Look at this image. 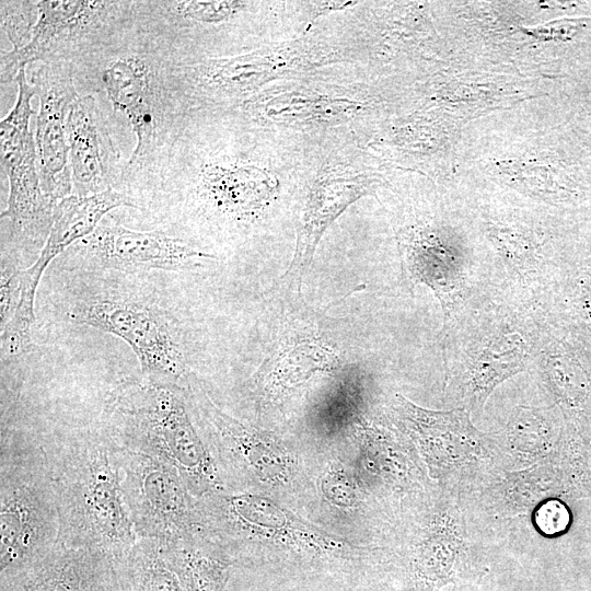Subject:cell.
I'll return each mask as SVG.
<instances>
[{
  "instance_id": "6da1fadb",
  "label": "cell",
  "mask_w": 591,
  "mask_h": 591,
  "mask_svg": "<svg viewBox=\"0 0 591 591\" xmlns=\"http://www.w3.org/2000/svg\"><path fill=\"white\" fill-rule=\"evenodd\" d=\"M184 60L135 27L129 14L71 62L79 95L97 100L123 153L132 144L118 190L140 209L195 116Z\"/></svg>"
},
{
  "instance_id": "7a4b0ae2",
  "label": "cell",
  "mask_w": 591,
  "mask_h": 591,
  "mask_svg": "<svg viewBox=\"0 0 591 591\" xmlns=\"http://www.w3.org/2000/svg\"><path fill=\"white\" fill-rule=\"evenodd\" d=\"M59 514V544L106 554L113 561L137 543L115 466L101 428L70 432L43 445Z\"/></svg>"
},
{
  "instance_id": "3957f363",
  "label": "cell",
  "mask_w": 591,
  "mask_h": 591,
  "mask_svg": "<svg viewBox=\"0 0 591 591\" xmlns=\"http://www.w3.org/2000/svg\"><path fill=\"white\" fill-rule=\"evenodd\" d=\"M101 430L114 445L175 467L195 498L227 489L220 466L192 414L184 385L127 379L111 392Z\"/></svg>"
},
{
  "instance_id": "277c9868",
  "label": "cell",
  "mask_w": 591,
  "mask_h": 591,
  "mask_svg": "<svg viewBox=\"0 0 591 591\" xmlns=\"http://www.w3.org/2000/svg\"><path fill=\"white\" fill-rule=\"evenodd\" d=\"M202 530L234 564L264 556L308 563H358L366 548L305 522L264 494L222 489L196 499Z\"/></svg>"
},
{
  "instance_id": "5b68a950",
  "label": "cell",
  "mask_w": 591,
  "mask_h": 591,
  "mask_svg": "<svg viewBox=\"0 0 591 591\" xmlns=\"http://www.w3.org/2000/svg\"><path fill=\"white\" fill-rule=\"evenodd\" d=\"M71 293L68 318L124 340L139 361L142 379L161 385L185 384L190 373L182 333L155 296L107 280L79 281Z\"/></svg>"
},
{
  "instance_id": "8992f818",
  "label": "cell",
  "mask_w": 591,
  "mask_h": 591,
  "mask_svg": "<svg viewBox=\"0 0 591 591\" xmlns=\"http://www.w3.org/2000/svg\"><path fill=\"white\" fill-rule=\"evenodd\" d=\"M0 575L47 555L58 542L59 514L43 445L2 433Z\"/></svg>"
},
{
  "instance_id": "52a82bcc",
  "label": "cell",
  "mask_w": 591,
  "mask_h": 591,
  "mask_svg": "<svg viewBox=\"0 0 591 591\" xmlns=\"http://www.w3.org/2000/svg\"><path fill=\"white\" fill-rule=\"evenodd\" d=\"M184 389L197 426L223 474L227 488L291 489L299 477L294 453L274 433L220 409L189 374ZM265 495V494H264Z\"/></svg>"
},
{
  "instance_id": "ba28073f",
  "label": "cell",
  "mask_w": 591,
  "mask_h": 591,
  "mask_svg": "<svg viewBox=\"0 0 591 591\" xmlns=\"http://www.w3.org/2000/svg\"><path fill=\"white\" fill-rule=\"evenodd\" d=\"M18 95L10 113L0 123L1 166L9 181L7 208L1 212L2 244L34 255L46 244L58 201L42 189L35 137L30 127L35 88L26 68L16 78Z\"/></svg>"
},
{
  "instance_id": "9c48e42d",
  "label": "cell",
  "mask_w": 591,
  "mask_h": 591,
  "mask_svg": "<svg viewBox=\"0 0 591 591\" xmlns=\"http://www.w3.org/2000/svg\"><path fill=\"white\" fill-rule=\"evenodd\" d=\"M131 1L40 0L30 43L1 50V85L14 81L22 68L38 62H72L105 40L129 19Z\"/></svg>"
},
{
  "instance_id": "30bf717a",
  "label": "cell",
  "mask_w": 591,
  "mask_h": 591,
  "mask_svg": "<svg viewBox=\"0 0 591 591\" xmlns=\"http://www.w3.org/2000/svg\"><path fill=\"white\" fill-rule=\"evenodd\" d=\"M111 444L138 538L162 543L200 528L197 498L175 467L154 456Z\"/></svg>"
},
{
  "instance_id": "8fae6325",
  "label": "cell",
  "mask_w": 591,
  "mask_h": 591,
  "mask_svg": "<svg viewBox=\"0 0 591 591\" xmlns=\"http://www.w3.org/2000/svg\"><path fill=\"white\" fill-rule=\"evenodd\" d=\"M114 211L105 216L90 235L67 251L94 267L124 274L151 269L184 270L198 266L202 260L216 259L213 254L162 229H131Z\"/></svg>"
},
{
  "instance_id": "7c38bea8",
  "label": "cell",
  "mask_w": 591,
  "mask_h": 591,
  "mask_svg": "<svg viewBox=\"0 0 591 591\" xmlns=\"http://www.w3.org/2000/svg\"><path fill=\"white\" fill-rule=\"evenodd\" d=\"M28 82L38 97L35 121V144L43 192L55 201L72 195L66 117L79 96L72 63L38 62L28 66Z\"/></svg>"
},
{
  "instance_id": "4fadbf2b",
  "label": "cell",
  "mask_w": 591,
  "mask_h": 591,
  "mask_svg": "<svg viewBox=\"0 0 591 591\" xmlns=\"http://www.w3.org/2000/svg\"><path fill=\"white\" fill-rule=\"evenodd\" d=\"M72 195L86 197L118 190L126 157L97 100L79 95L66 117Z\"/></svg>"
},
{
  "instance_id": "5bb4252c",
  "label": "cell",
  "mask_w": 591,
  "mask_h": 591,
  "mask_svg": "<svg viewBox=\"0 0 591 591\" xmlns=\"http://www.w3.org/2000/svg\"><path fill=\"white\" fill-rule=\"evenodd\" d=\"M334 348L313 328L286 327L275 349L250 379L258 403H277L316 374L331 373L339 367Z\"/></svg>"
},
{
  "instance_id": "9a60e30c",
  "label": "cell",
  "mask_w": 591,
  "mask_h": 591,
  "mask_svg": "<svg viewBox=\"0 0 591 591\" xmlns=\"http://www.w3.org/2000/svg\"><path fill=\"white\" fill-rule=\"evenodd\" d=\"M0 591H120L106 554L59 543L44 557L0 575Z\"/></svg>"
},
{
  "instance_id": "2e32d148",
  "label": "cell",
  "mask_w": 591,
  "mask_h": 591,
  "mask_svg": "<svg viewBox=\"0 0 591 591\" xmlns=\"http://www.w3.org/2000/svg\"><path fill=\"white\" fill-rule=\"evenodd\" d=\"M123 207L140 210L134 198L116 189L86 197L70 195L59 200L45 246L28 268L20 269L21 300L35 303L40 278L54 258L90 235L105 216Z\"/></svg>"
},
{
  "instance_id": "e0dca14e",
  "label": "cell",
  "mask_w": 591,
  "mask_h": 591,
  "mask_svg": "<svg viewBox=\"0 0 591 591\" xmlns=\"http://www.w3.org/2000/svg\"><path fill=\"white\" fill-rule=\"evenodd\" d=\"M393 409L433 473L471 457L482 433L463 409L434 412L396 395Z\"/></svg>"
},
{
  "instance_id": "ac0fdd59",
  "label": "cell",
  "mask_w": 591,
  "mask_h": 591,
  "mask_svg": "<svg viewBox=\"0 0 591 591\" xmlns=\"http://www.w3.org/2000/svg\"><path fill=\"white\" fill-rule=\"evenodd\" d=\"M367 193V183L358 176H326L314 183L304 204L293 256L279 282L297 287L300 293L324 231L348 205Z\"/></svg>"
},
{
  "instance_id": "d6986e66",
  "label": "cell",
  "mask_w": 591,
  "mask_h": 591,
  "mask_svg": "<svg viewBox=\"0 0 591 591\" xmlns=\"http://www.w3.org/2000/svg\"><path fill=\"white\" fill-rule=\"evenodd\" d=\"M160 551L183 591H223L234 565L201 526L160 543Z\"/></svg>"
},
{
  "instance_id": "ffe728a7",
  "label": "cell",
  "mask_w": 591,
  "mask_h": 591,
  "mask_svg": "<svg viewBox=\"0 0 591 591\" xmlns=\"http://www.w3.org/2000/svg\"><path fill=\"white\" fill-rule=\"evenodd\" d=\"M113 563L120 591H183L158 541L138 538L128 553Z\"/></svg>"
},
{
  "instance_id": "44dd1931",
  "label": "cell",
  "mask_w": 591,
  "mask_h": 591,
  "mask_svg": "<svg viewBox=\"0 0 591 591\" xmlns=\"http://www.w3.org/2000/svg\"><path fill=\"white\" fill-rule=\"evenodd\" d=\"M38 1L1 0V30L12 45V50L26 46L38 21Z\"/></svg>"
},
{
  "instance_id": "7402d4cb",
  "label": "cell",
  "mask_w": 591,
  "mask_h": 591,
  "mask_svg": "<svg viewBox=\"0 0 591 591\" xmlns=\"http://www.w3.org/2000/svg\"><path fill=\"white\" fill-rule=\"evenodd\" d=\"M322 490L336 506L354 507L358 500V491L354 482L338 468L327 471L323 476Z\"/></svg>"
},
{
  "instance_id": "603a6c76",
  "label": "cell",
  "mask_w": 591,
  "mask_h": 591,
  "mask_svg": "<svg viewBox=\"0 0 591 591\" xmlns=\"http://www.w3.org/2000/svg\"><path fill=\"white\" fill-rule=\"evenodd\" d=\"M20 269H1L0 283V320L1 329L12 318L20 300Z\"/></svg>"
},
{
  "instance_id": "cb8c5ba5",
  "label": "cell",
  "mask_w": 591,
  "mask_h": 591,
  "mask_svg": "<svg viewBox=\"0 0 591 591\" xmlns=\"http://www.w3.org/2000/svg\"><path fill=\"white\" fill-rule=\"evenodd\" d=\"M535 520L545 533L561 532L567 528L568 511L561 503L549 501L538 509Z\"/></svg>"
}]
</instances>
